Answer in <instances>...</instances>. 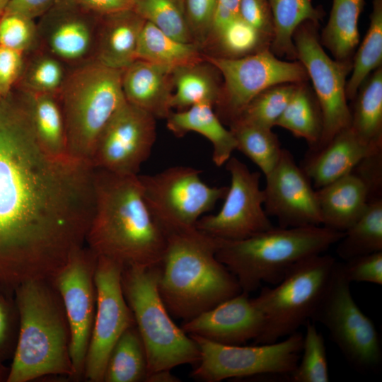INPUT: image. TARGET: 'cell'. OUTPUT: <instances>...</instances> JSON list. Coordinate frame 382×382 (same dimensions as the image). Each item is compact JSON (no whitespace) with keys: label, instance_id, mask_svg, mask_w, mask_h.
Wrapping results in <instances>:
<instances>
[{"label":"cell","instance_id":"6da1fadb","mask_svg":"<svg viewBox=\"0 0 382 382\" xmlns=\"http://www.w3.org/2000/svg\"><path fill=\"white\" fill-rule=\"evenodd\" d=\"M95 168L40 146L26 97L0 99V294L51 279L86 244Z\"/></svg>","mask_w":382,"mask_h":382},{"label":"cell","instance_id":"7a4b0ae2","mask_svg":"<svg viewBox=\"0 0 382 382\" xmlns=\"http://www.w3.org/2000/svg\"><path fill=\"white\" fill-rule=\"evenodd\" d=\"M94 189L86 245L122 267L160 266L166 238L146 204L138 175L95 168Z\"/></svg>","mask_w":382,"mask_h":382},{"label":"cell","instance_id":"3957f363","mask_svg":"<svg viewBox=\"0 0 382 382\" xmlns=\"http://www.w3.org/2000/svg\"><path fill=\"white\" fill-rule=\"evenodd\" d=\"M166 238L158 287L172 317L187 322L242 292L216 256L220 239L196 227Z\"/></svg>","mask_w":382,"mask_h":382},{"label":"cell","instance_id":"277c9868","mask_svg":"<svg viewBox=\"0 0 382 382\" xmlns=\"http://www.w3.org/2000/svg\"><path fill=\"white\" fill-rule=\"evenodd\" d=\"M13 296L19 330L6 382H29L52 375L73 379L69 326L52 280L26 282Z\"/></svg>","mask_w":382,"mask_h":382},{"label":"cell","instance_id":"5b68a950","mask_svg":"<svg viewBox=\"0 0 382 382\" xmlns=\"http://www.w3.org/2000/svg\"><path fill=\"white\" fill-rule=\"evenodd\" d=\"M343 235L323 226H274L243 240H221L216 256L250 294L263 282L276 285L297 262L323 253Z\"/></svg>","mask_w":382,"mask_h":382},{"label":"cell","instance_id":"8992f818","mask_svg":"<svg viewBox=\"0 0 382 382\" xmlns=\"http://www.w3.org/2000/svg\"><path fill=\"white\" fill-rule=\"evenodd\" d=\"M121 78L122 70L96 59L70 69L58 95L69 156L91 163L102 132L126 103Z\"/></svg>","mask_w":382,"mask_h":382},{"label":"cell","instance_id":"52a82bcc","mask_svg":"<svg viewBox=\"0 0 382 382\" xmlns=\"http://www.w3.org/2000/svg\"><path fill=\"white\" fill-rule=\"evenodd\" d=\"M160 266L126 267L121 275L124 296L146 349L148 375L196 364L200 359L198 345L174 323L162 300L158 287Z\"/></svg>","mask_w":382,"mask_h":382},{"label":"cell","instance_id":"ba28073f","mask_svg":"<svg viewBox=\"0 0 382 382\" xmlns=\"http://www.w3.org/2000/svg\"><path fill=\"white\" fill-rule=\"evenodd\" d=\"M337 261L323 253L294 265L274 287H263L252 298L263 317L255 344H270L298 330L311 320L330 281Z\"/></svg>","mask_w":382,"mask_h":382},{"label":"cell","instance_id":"9c48e42d","mask_svg":"<svg viewBox=\"0 0 382 382\" xmlns=\"http://www.w3.org/2000/svg\"><path fill=\"white\" fill-rule=\"evenodd\" d=\"M200 173L195 168L177 166L138 175L146 204L165 236L195 228L197 221L224 199L228 186H210Z\"/></svg>","mask_w":382,"mask_h":382},{"label":"cell","instance_id":"30bf717a","mask_svg":"<svg viewBox=\"0 0 382 382\" xmlns=\"http://www.w3.org/2000/svg\"><path fill=\"white\" fill-rule=\"evenodd\" d=\"M350 282L336 262L328 286L311 319L323 325L347 362L361 372L378 370L382 361L379 334L356 303Z\"/></svg>","mask_w":382,"mask_h":382},{"label":"cell","instance_id":"8fae6325","mask_svg":"<svg viewBox=\"0 0 382 382\" xmlns=\"http://www.w3.org/2000/svg\"><path fill=\"white\" fill-rule=\"evenodd\" d=\"M204 56L221 76V93L214 108L221 121L228 126L265 89L309 80L299 61L281 60L270 49L237 59Z\"/></svg>","mask_w":382,"mask_h":382},{"label":"cell","instance_id":"7c38bea8","mask_svg":"<svg viewBox=\"0 0 382 382\" xmlns=\"http://www.w3.org/2000/svg\"><path fill=\"white\" fill-rule=\"evenodd\" d=\"M190 336L200 350L191 376L200 381L219 382L259 375H289L298 364L303 335L296 331L286 340L253 346L226 345Z\"/></svg>","mask_w":382,"mask_h":382},{"label":"cell","instance_id":"4fadbf2b","mask_svg":"<svg viewBox=\"0 0 382 382\" xmlns=\"http://www.w3.org/2000/svg\"><path fill=\"white\" fill-rule=\"evenodd\" d=\"M318 25L319 23L305 21L293 35L296 60L302 64L311 80L323 116L320 142L311 151L321 148L351 125L346 79L351 72L352 62L332 59L327 54L320 41Z\"/></svg>","mask_w":382,"mask_h":382},{"label":"cell","instance_id":"5bb4252c","mask_svg":"<svg viewBox=\"0 0 382 382\" xmlns=\"http://www.w3.org/2000/svg\"><path fill=\"white\" fill-rule=\"evenodd\" d=\"M225 166L231 180L223 205L216 214L202 216L195 227L228 241L243 240L274 227L264 209L260 173L251 171L234 156Z\"/></svg>","mask_w":382,"mask_h":382},{"label":"cell","instance_id":"9a60e30c","mask_svg":"<svg viewBox=\"0 0 382 382\" xmlns=\"http://www.w3.org/2000/svg\"><path fill=\"white\" fill-rule=\"evenodd\" d=\"M122 268L112 260L98 256L94 274L96 308L83 371L87 381L103 382L112 349L122 333L135 325L122 288Z\"/></svg>","mask_w":382,"mask_h":382},{"label":"cell","instance_id":"2e32d148","mask_svg":"<svg viewBox=\"0 0 382 382\" xmlns=\"http://www.w3.org/2000/svg\"><path fill=\"white\" fill-rule=\"evenodd\" d=\"M97 258L85 245L51 279L62 299L69 326V352L74 381L83 379L96 308L94 274Z\"/></svg>","mask_w":382,"mask_h":382},{"label":"cell","instance_id":"e0dca14e","mask_svg":"<svg viewBox=\"0 0 382 382\" xmlns=\"http://www.w3.org/2000/svg\"><path fill=\"white\" fill-rule=\"evenodd\" d=\"M156 120L126 101L102 132L91 160L93 166L120 175H139L156 141Z\"/></svg>","mask_w":382,"mask_h":382},{"label":"cell","instance_id":"ac0fdd59","mask_svg":"<svg viewBox=\"0 0 382 382\" xmlns=\"http://www.w3.org/2000/svg\"><path fill=\"white\" fill-rule=\"evenodd\" d=\"M100 17L71 0H57L36 22L40 48L70 69L95 59Z\"/></svg>","mask_w":382,"mask_h":382},{"label":"cell","instance_id":"d6986e66","mask_svg":"<svg viewBox=\"0 0 382 382\" xmlns=\"http://www.w3.org/2000/svg\"><path fill=\"white\" fill-rule=\"evenodd\" d=\"M264 209L282 228L322 226L316 190L292 154L283 149L265 175Z\"/></svg>","mask_w":382,"mask_h":382},{"label":"cell","instance_id":"ffe728a7","mask_svg":"<svg viewBox=\"0 0 382 382\" xmlns=\"http://www.w3.org/2000/svg\"><path fill=\"white\" fill-rule=\"evenodd\" d=\"M263 317L249 294H239L187 322L182 329L189 335L226 345H241L255 340L263 327Z\"/></svg>","mask_w":382,"mask_h":382},{"label":"cell","instance_id":"44dd1931","mask_svg":"<svg viewBox=\"0 0 382 382\" xmlns=\"http://www.w3.org/2000/svg\"><path fill=\"white\" fill-rule=\"evenodd\" d=\"M173 69L136 59L122 70V88L126 101L153 115L167 119L173 112Z\"/></svg>","mask_w":382,"mask_h":382},{"label":"cell","instance_id":"7402d4cb","mask_svg":"<svg viewBox=\"0 0 382 382\" xmlns=\"http://www.w3.org/2000/svg\"><path fill=\"white\" fill-rule=\"evenodd\" d=\"M382 149L369 146L349 127L321 148L308 151L301 167L316 190L351 173L364 158Z\"/></svg>","mask_w":382,"mask_h":382},{"label":"cell","instance_id":"603a6c76","mask_svg":"<svg viewBox=\"0 0 382 382\" xmlns=\"http://www.w3.org/2000/svg\"><path fill=\"white\" fill-rule=\"evenodd\" d=\"M322 226L345 232L364 212L372 200L366 181L356 172L316 189Z\"/></svg>","mask_w":382,"mask_h":382},{"label":"cell","instance_id":"cb8c5ba5","mask_svg":"<svg viewBox=\"0 0 382 382\" xmlns=\"http://www.w3.org/2000/svg\"><path fill=\"white\" fill-rule=\"evenodd\" d=\"M144 23L145 20L132 8L102 15L95 59L115 69L127 67L137 59L138 42Z\"/></svg>","mask_w":382,"mask_h":382},{"label":"cell","instance_id":"d4e9b609","mask_svg":"<svg viewBox=\"0 0 382 382\" xmlns=\"http://www.w3.org/2000/svg\"><path fill=\"white\" fill-rule=\"evenodd\" d=\"M166 126L178 137L190 132L204 137L212 145V161L218 167L225 165L236 150L231 131L225 127L210 104L201 103L184 110L173 111L166 119Z\"/></svg>","mask_w":382,"mask_h":382},{"label":"cell","instance_id":"484cf974","mask_svg":"<svg viewBox=\"0 0 382 382\" xmlns=\"http://www.w3.org/2000/svg\"><path fill=\"white\" fill-rule=\"evenodd\" d=\"M171 108L176 111L207 103L214 108L221 93V76L217 69L204 59L173 69Z\"/></svg>","mask_w":382,"mask_h":382},{"label":"cell","instance_id":"4316f807","mask_svg":"<svg viewBox=\"0 0 382 382\" xmlns=\"http://www.w3.org/2000/svg\"><path fill=\"white\" fill-rule=\"evenodd\" d=\"M364 4V0H332L320 41L335 59L352 62L360 40L358 22Z\"/></svg>","mask_w":382,"mask_h":382},{"label":"cell","instance_id":"83f0119b","mask_svg":"<svg viewBox=\"0 0 382 382\" xmlns=\"http://www.w3.org/2000/svg\"><path fill=\"white\" fill-rule=\"evenodd\" d=\"M23 92L41 148L52 156H69L65 122L58 95Z\"/></svg>","mask_w":382,"mask_h":382},{"label":"cell","instance_id":"f1b7e54d","mask_svg":"<svg viewBox=\"0 0 382 382\" xmlns=\"http://www.w3.org/2000/svg\"><path fill=\"white\" fill-rule=\"evenodd\" d=\"M352 101L351 129L369 146L382 149V66L364 81Z\"/></svg>","mask_w":382,"mask_h":382},{"label":"cell","instance_id":"f546056e","mask_svg":"<svg viewBox=\"0 0 382 382\" xmlns=\"http://www.w3.org/2000/svg\"><path fill=\"white\" fill-rule=\"evenodd\" d=\"M273 17L274 37L270 50L277 57L296 59L293 42L296 29L305 21L316 23L325 15L323 8L315 7L312 0H268Z\"/></svg>","mask_w":382,"mask_h":382},{"label":"cell","instance_id":"4dcf8cb0","mask_svg":"<svg viewBox=\"0 0 382 382\" xmlns=\"http://www.w3.org/2000/svg\"><path fill=\"white\" fill-rule=\"evenodd\" d=\"M308 81L296 83L286 108L275 126L303 139L309 151L318 145L323 131V116L319 103Z\"/></svg>","mask_w":382,"mask_h":382},{"label":"cell","instance_id":"1f68e13d","mask_svg":"<svg viewBox=\"0 0 382 382\" xmlns=\"http://www.w3.org/2000/svg\"><path fill=\"white\" fill-rule=\"evenodd\" d=\"M137 59L173 69L204 60V56L197 44L178 40L145 21L138 42Z\"/></svg>","mask_w":382,"mask_h":382},{"label":"cell","instance_id":"d6a6232c","mask_svg":"<svg viewBox=\"0 0 382 382\" xmlns=\"http://www.w3.org/2000/svg\"><path fill=\"white\" fill-rule=\"evenodd\" d=\"M148 373L146 349L134 325L122 333L112 349L103 382H146Z\"/></svg>","mask_w":382,"mask_h":382},{"label":"cell","instance_id":"836d02e7","mask_svg":"<svg viewBox=\"0 0 382 382\" xmlns=\"http://www.w3.org/2000/svg\"><path fill=\"white\" fill-rule=\"evenodd\" d=\"M337 243V254L345 261L382 251V197L369 202Z\"/></svg>","mask_w":382,"mask_h":382},{"label":"cell","instance_id":"e575fe53","mask_svg":"<svg viewBox=\"0 0 382 382\" xmlns=\"http://www.w3.org/2000/svg\"><path fill=\"white\" fill-rule=\"evenodd\" d=\"M272 40L238 16L207 43L203 52L212 57L237 59L270 49Z\"/></svg>","mask_w":382,"mask_h":382},{"label":"cell","instance_id":"d590c367","mask_svg":"<svg viewBox=\"0 0 382 382\" xmlns=\"http://www.w3.org/2000/svg\"><path fill=\"white\" fill-rule=\"evenodd\" d=\"M236 149L255 163L265 175L277 164L283 148L272 129L235 121L229 126Z\"/></svg>","mask_w":382,"mask_h":382},{"label":"cell","instance_id":"8d00e7d4","mask_svg":"<svg viewBox=\"0 0 382 382\" xmlns=\"http://www.w3.org/2000/svg\"><path fill=\"white\" fill-rule=\"evenodd\" d=\"M370 23L352 60L351 75L346 83V96L352 100L357 91L376 69L382 66V0H373Z\"/></svg>","mask_w":382,"mask_h":382},{"label":"cell","instance_id":"74e56055","mask_svg":"<svg viewBox=\"0 0 382 382\" xmlns=\"http://www.w3.org/2000/svg\"><path fill=\"white\" fill-rule=\"evenodd\" d=\"M28 56L18 80L20 90L29 93L59 95L70 68L41 48Z\"/></svg>","mask_w":382,"mask_h":382},{"label":"cell","instance_id":"f35d334b","mask_svg":"<svg viewBox=\"0 0 382 382\" xmlns=\"http://www.w3.org/2000/svg\"><path fill=\"white\" fill-rule=\"evenodd\" d=\"M132 9L170 37L193 42L188 28L184 0H132Z\"/></svg>","mask_w":382,"mask_h":382},{"label":"cell","instance_id":"ab89813d","mask_svg":"<svg viewBox=\"0 0 382 382\" xmlns=\"http://www.w3.org/2000/svg\"><path fill=\"white\" fill-rule=\"evenodd\" d=\"M306 324L298 364L287 376L292 382H328L330 376L324 338L310 320Z\"/></svg>","mask_w":382,"mask_h":382},{"label":"cell","instance_id":"60d3db41","mask_svg":"<svg viewBox=\"0 0 382 382\" xmlns=\"http://www.w3.org/2000/svg\"><path fill=\"white\" fill-rule=\"evenodd\" d=\"M296 86V83H282L265 89L248 104L235 121L272 129L286 108Z\"/></svg>","mask_w":382,"mask_h":382},{"label":"cell","instance_id":"b9f144b4","mask_svg":"<svg viewBox=\"0 0 382 382\" xmlns=\"http://www.w3.org/2000/svg\"><path fill=\"white\" fill-rule=\"evenodd\" d=\"M0 45L25 54L39 49L35 21L18 13H3L0 16Z\"/></svg>","mask_w":382,"mask_h":382},{"label":"cell","instance_id":"7bdbcfd3","mask_svg":"<svg viewBox=\"0 0 382 382\" xmlns=\"http://www.w3.org/2000/svg\"><path fill=\"white\" fill-rule=\"evenodd\" d=\"M19 330V315L14 296L0 294V366L11 359Z\"/></svg>","mask_w":382,"mask_h":382},{"label":"cell","instance_id":"ee69618b","mask_svg":"<svg viewBox=\"0 0 382 382\" xmlns=\"http://www.w3.org/2000/svg\"><path fill=\"white\" fill-rule=\"evenodd\" d=\"M185 15L194 43L203 50L209 38L217 0H184Z\"/></svg>","mask_w":382,"mask_h":382},{"label":"cell","instance_id":"f6af8a7d","mask_svg":"<svg viewBox=\"0 0 382 382\" xmlns=\"http://www.w3.org/2000/svg\"><path fill=\"white\" fill-rule=\"evenodd\" d=\"M340 264L344 276L350 283L382 284V251L354 257Z\"/></svg>","mask_w":382,"mask_h":382},{"label":"cell","instance_id":"bcb514c9","mask_svg":"<svg viewBox=\"0 0 382 382\" xmlns=\"http://www.w3.org/2000/svg\"><path fill=\"white\" fill-rule=\"evenodd\" d=\"M238 17L257 31L273 39V17L268 0H241Z\"/></svg>","mask_w":382,"mask_h":382},{"label":"cell","instance_id":"7dc6e473","mask_svg":"<svg viewBox=\"0 0 382 382\" xmlns=\"http://www.w3.org/2000/svg\"><path fill=\"white\" fill-rule=\"evenodd\" d=\"M25 55L16 50L0 45V98L6 97L21 76Z\"/></svg>","mask_w":382,"mask_h":382},{"label":"cell","instance_id":"c3c4849f","mask_svg":"<svg viewBox=\"0 0 382 382\" xmlns=\"http://www.w3.org/2000/svg\"><path fill=\"white\" fill-rule=\"evenodd\" d=\"M57 1L9 0L3 13H18L35 21L49 11Z\"/></svg>","mask_w":382,"mask_h":382},{"label":"cell","instance_id":"681fc988","mask_svg":"<svg viewBox=\"0 0 382 382\" xmlns=\"http://www.w3.org/2000/svg\"><path fill=\"white\" fill-rule=\"evenodd\" d=\"M240 1L217 0L212 25L207 43L238 16Z\"/></svg>","mask_w":382,"mask_h":382},{"label":"cell","instance_id":"f907efd6","mask_svg":"<svg viewBox=\"0 0 382 382\" xmlns=\"http://www.w3.org/2000/svg\"><path fill=\"white\" fill-rule=\"evenodd\" d=\"M84 8L98 15L132 8V0H71Z\"/></svg>","mask_w":382,"mask_h":382},{"label":"cell","instance_id":"816d5d0a","mask_svg":"<svg viewBox=\"0 0 382 382\" xmlns=\"http://www.w3.org/2000/svg\"><path fill=\"white\" fill-rule=\"evenodd\" d=\"M171 370H163L148 375L146 382H178L180 379L170 372Z\"/></svg>","mask_w":382,"mask_h":382},{"label":"cell","instance_id":"f5cc1de1","mask_svg":"<svg viewBox=\"0 0 382 382\" xmlns=\"http://www.w3.org/2000/svg\"><path fill=\"white\" fill-rule=\"evenodd\" d=\"M9 367L4 365L0 366V382L6 381L8 375Z\"/></svg>","mask_w":382,"mask_h":382},{"label":"cell","instance_id":"db71d44e","mask_svg":"<svg viewBox=\"0 0 382 382\" xmlns=\"http://www.w3.org/2000/svg\"><path fill=\"white\" fill-rule=\"evenodd\" d=\"M9 0H0V16L2 14Z\"/></svg>","mask_w":382,"mask_h":382}]
</instances>
